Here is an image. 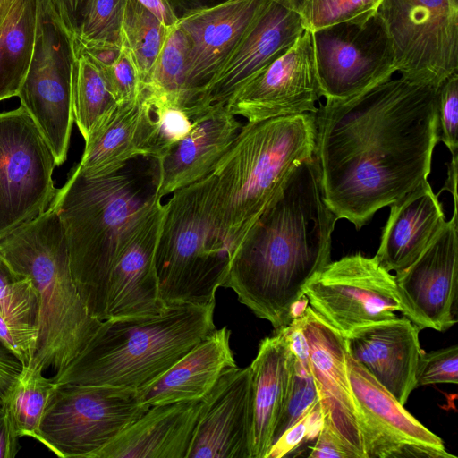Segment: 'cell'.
I'll list each match as a JSON object with an SVG mask.
<instances>
[{
	"instance_id": "obj_9",
	"label": "cell",
	"mask_w": 458,
	"mask_h": 458,
	"mask_svg": "<svg viewBox=\"0 0 458 458\" xmlns=\"http://www.w3.org/2000/svg\"><path fill=\"white\" fill-rule=\"evenodd\" d=\"M74 38L51 0H36V27L30 66L18 94L55 157L67 159L72 124Z\"/></svg>"
},
{
	"instance_id": "obj_32",
	"label": "cell",
	"mask_w": 458,
	"mask_h": 458,
	"mask_svg": "<svg viewBox=\"0 0 458 458\" xmlns=\"http://www.w3.org/2000/svg\"><path fill=\"white\" fill-rule=\"evenodd\" d=\"M72 75L74 122L87 140L103 117L117 104L104 69L74 41Z\"/></svg>"
},
{
	"instance_id": "obj_12",
	"label": "cell",
	"mask_w": 458,
	"mask_h": 458,
	"mask_svg": "<svg viewBox=\"0 0 458 458\" xmlns=\"http://www.w3.org/2000/svg\"><path fill=\"white\" fill-rule=\"evenodd\" d=\"M55 157L20 106L0 112V241L46 211L55 193Z\"/></svg>"
},
{
	"instance_id": "obj_23",
	"label": "cell",
	"mask_w": 458,
	"mask_h": 458,
	"mask_svg": "<svg viewBox=\"0 0 458 458\" xmlns=\"http://www.w3.org/2000/svg\"><path fill=\"white\" fill-rule=\"evenodd\" d=\"M203 399L150 406L93 458H187Z\"/></svg>"
},
{
	"instance_id": "obj_49",
	"label": "cell",
	"mask_w": 458,
	"mask_h": 458,
	"mask_svg": "<svg viewBox=\"0 0 458 458\" xmlns=\"http://www.w3.org/2000/svg\"><path fill=\"white\" fill-rule=\"evenodd\" d=\"M22 276L13 269L0 250V298L5 295Z\"/></svg>"
},
{
	"instance_id": "obj_45",
	"label": "cell",
	"mask_w": 458,
	"mask_h": 458,
	"mask_svg": "<svg viewBox=\"0 0 458 458\" xmlns=\"http://www.w3.org/2000/svg\"><path fill=\"white\" fill-rule=\"evenodd\" d=\"M63 22L75 38L92 0H51Z\"/></svg>"
},
{
	"instance_id": "obj_20",
	"label": "cell",
	"mask_w": 458,
	"mask_h": 458,
	"mask_svg": "<svg viewBox=\"0 0 458 458\" xmlns=\"http://www.w3.org/2000/svg\"><path fill=\"white\" fill-rule=\"evenodd\" d=\"M305 333L310 369L318 393L321 424L356 455L366 458L360 418L345 365L344 337L308 305Z\"/></svg>"
},
{
	"instance_id": "obj_31",
	"label": "cell",
	"mask_w": 458,
	"mask_h": 458,
	"mask_svg": "<svg viewBox=\"0 0 458 458\" xmlns=\"http://www.w3.org/2000/svg\"><path fill=\"white\" fill-rule=\"evenodd\" d=\"M39 335V302L29 278L22 276L0 298V342L21 361L30 365Z\"/></svg>"
},
{
	"instance_id": "obj_18",
	"label": "cell",
	"mask_w": 458,
	"mask_h": 458,
	"mask_svg": "<svg viewBox=\"0 0 458 458\" xmlns=\"http://www.w3.org/2000/svg\"><path fill=\"white\" fill-rule=\"evenodd\" d=\"M269 0H225L192 9L177 25L189 41L187 95L192 119L205 110L200 97L205 86L259 16Z\"/></svg>"
},
{
	"instance_id": "obj_50",
	"label": "cell",
	"mask_w": 458,
	"mask_h": 458,
	"mask_svg": "<svg viewBox=\"0 0 458 458\" xmlns=\"http://www.w3.org/2000/svg\"><path fill=\"white\" fill-rule=\"evenodd\" d=\"M457 154L452 155V159L449 164L448 179L445 186L443 189H448L454 197V209H457V192H456V182H457Z\"/></svg>"
},
{
	"instance_id": "obj_44",
	"label": "cell",
	"mask_w": 458,
	"mask_h": 458,
	"mask_svg": "<svg viewBox=\"0 0 458 458\" xmlns=\"http://www.w3.org/2000/svg\"><path fill=\"white\" fill-rule=\"evenodd\" d=\"M310 458H356V455L326 425L321 424Z\"/></svg>"
},
{
	"instance_id": "obj_17",
	"label": "cell",
	"mask_w": 458,
	"mask_h": 458,
	"mask_svg": "<svg viewBox=\"0 0 458 458\" xmlns=\"http://www.w3.org/2000/svg\"><path fill=\"white\" fill-rule=\"evenodd\" d=\"M161 199L157 198L142 212L121 241L107 282L106 319L157 314L166 307L156 269L165 212Z\"/></svg>"
},
{
	"instance_id": "obj_11",
	"label": "cell",
	"mask_w": 458,
	"mask_h": 458,
	"mask_svg": "<svg viewBox=\"0 0 458 458\" xmlns=\"http://www.w3.org/2000/svg\"><path fill=\"white\" fill-rule=\"evenodd\" d=\"M311 309L343 337L376 322L407 315L394 276L376 257L356 253L327 263L304 286Z\"/></svg>"
},
{
	"instance_id": "obj_24",
	"label": "cell",
	"mask_w": 458,
	"mask_h": 458,
	"mask_svg": "<svg viewBox=\"0 0 458 458\" xmlns=\"http://www.w3.org/2000/svg\"><path fill=\"white\" fill-rule=\"evenodd\" d=\"M241 127L225 105H214L194 120L188 135L157 160V196L162 199L208 175Z\"/></svg>"
},
{
	"instance_id": "obj_19",
	"label": "cell",
	"mask_w": 458,
	"mask_h": 458,
	"mask_svg": "<svg viewBox=\"0 0 458 458\" xmlns=\"http://www.w3.org/2000/svg\"><path fill=\"white\" fill-rule=\"evenodd\" d=\"M299 0H269L225 63L205 86L200 106L226 102L305 31Z\"/></svg>"
},
{
	"instance_id": "obj_8",
	"label": "cell",
	"mask_w": 458,
	"mask_h": 458,
	"mask_svg": "<svg viewBox=\"0 0 458 458\" xmlns=\"http://www.w3.org/2000/svg\"><path fill=\"white\" fill-rule=\"evenodd\" d=\"M150 406L139 390L57 385L34 439L63 458H93Z\"/></svg>"
},
{
	"instance_id": "obj_3",
	"label": "cell",
	"mask_w": 458,
	"mask_h": 458,
	"mask_svg": "<svg viewBox=\"0 0 458 458\" xmlns=\"http://www.w3.org/2000/svg\"><path fill=\"white\" fill-rule=\"evenodd\" d=\"M131 161L99 177L84 176L73 169L50 204L64 229L80 296L99 321L106 319L107 282L121 241L158 198L157 160L152 158L142 169L132 166Z\"/></svg>"
},
{
	"instance_id": "obj_33",
	"label": "cell",
	"mask_w": 458,
	"mask_h": 458,
	"mask_svg": "<svg viewBox=\"0 0 458 458\" xmlns=\"http://www.w3.org/2000/svg\"><path fill=\"white\" fill-rule=\"evenodd\" d=\"M56 386L41 368L33 364L23 366L4 403L20 437L35 438Z\"/></svg>"
},
{
	"instance_id": "obj_7",
	"label": "cell",
	"mask_w": 458,
	"mask_h": 458,
	"mask_svg": "<svg viewBox=\"0 0 458 458\" xmlns=\"http://www.w3.org/2000/svg\"><path fill=\"white\" fill-rule=\"evenodd\" d=\"M156 251L165 305L216 304L229 255L216 230L208 175L172 193Z\"/></svg>"
},
{
	"instance_id": "obj_2",
	"label": "cell",
	"mask_w": 458,
	"mask_h": 458,
	"mask_svg": "<svg viewBox=\"0 0 458 458\" xmlns=\"http://www.w3.org/2000/svg\"><path fill=\"white\" fill-rule=\"evenodd\" d=\"M336 216L323 199L314 155L287 175L229 259L222 287L276 330L296 314L304 286L330 262Z\"/></svg>"
},
{
	"instance_id": "obj_46",
	"label": "cell",
	"mask_w": 458,
	"mask_h": 458,
	"mask_svg": "<svg viewBox=\"0 0 458 458\" xmlns=\"http://www.w3.org/2000/svg\"><path fill=\"white\" fill-rule=\"evenodd\" d=\"M22 368L21 361L0 342V408Z\"/></svg>"
},
{
	"instance_id": "obj_43",
	"label": "cell",
	"mask_w": 458,
	"mask_h": 458,
	"mask_svg": "<svg viewBox=\"0 0 458 458\" xmlns=\"http://www.w3.org/2000/svg\"><path fill=\"white\" fill-rule=\"evenodd\" d=\"M305 309L301 312L297 313L288 324L276 329V331L283 336L288 349L291 351L299 363L305 369L310 371V347L305 333Z\"/></svg>"
},
{
	"instance_id": "obj_28",
	"label": "cell",
	"mask_w": 458,
	"mask_h": 458,
	"mask_svg": "<svg viewBox=\"0 0 458 458\" xmlns=\"http://www.w3.org/2000/svg\"><path fill=\"white\" fill-rule=\"evenodd\" d=\"M140 100L117 103L103 117L85 140L82 157L74 167L78 173L88 177L105 176L140 157L135 144Z\"/></svg>"
},
{
	"instance_id": "obj_35",
	"label": "cell",
	"mask_w": 458,
	"mask_h": 458,
	"mask_svg": "<svg viewBox=\"0 0 458 458\" xmlns=\"http://www.w3.org/2000/svg\"><path fill=\"white\" fill-rule=\"evenodd\" d=\"M168 30L139 2L125 0L121 39L131 50L145 88Z\"/></svg>"
},
{
	"instance_id": "obj_48",
	"label": "cell",
	"mask_w": 458,
	"mask_h": 458,
	"mask_svg": "<svg viewBox=\"0 0 458 458\" xmlns=\"http://www.w3.org/2000/svg\"><path fill=\"white\" fill-rule=\"evenodd\" d=\"M154 14L166 28L176 25L179 17L168 0H136Z\"/></svg>"
},
{
	"instance_id": "obj_13",
	"label": "cell",
	"mask_w": 458,
	"mask_h": 458,
	"mask_svg": "<svg viewBox=\"0 0 458 458\" xmlns=\"http://www.w3.org/2000/svg\"><path fill=\"white\" fill-rule=\"evenodd\" d=\"M311 33L320 92L327 101L352 98L396 72L390 40L376 14L364 22Z\"/></svg>"
},
{
	"instance_id": "obj_15",
	"label": "cell",
	"mask_w": 458,
	"mask_h": 458,
	"mask_svg": "<svg viewBox=\"0 0 458 458\" xmlns=\"http://www.w3.org/2000/svg\"><path fill=\"white\" fill-rule=\"evenodd\" d=\"M320 97L312 33L305 30L287 51L233 95L225 106L233 115L256 123L314 114Z\"/></svg>"
},
{
	"instance_id": "obj_6",
	"label": "cell",
	"mask_w": 458,
	"mask_h": 458,
	"mask_svg": "<svg viewBox=\"0 0 458 458\" xmlns=\"http://www.w3.org/2000/svg\"><path fill=\"white\" fill-rule=\"evenodd\" d=\"M0 250L38 294L39 335L30 364L56 374L83 351L102 323L90 315L75 285L57 212L49 206L2 239Z\"/></svg>"
},
{
	"instance_id": "obj_39",
	"label": "cell",
	"mask_w": 458,
	"mask_h": 458,
	"mask_svg": "<svg viewBox=\"0 0 458 458\" xmlns=\"http://www.w3.org/2000/svg\"><path fill=\"white\" fill-rule=\"evenodd\" d=\"M102 68L117 103L133 101L140 98L145 87L140 81L132 54L122 39L120 52L114 62L109 67Z\"/></svg>"
},
{
	"instance_id": "obj_5",
	"label": "cell",
	"mask_w": 458,
	"mask_h": 458,
	"mask_svg": "<svg viewBox=\"0 0 458 458\" xmlns=\"http://www.w3.org/2000/svg\"><path fill=\"white\" fill-rule=\"evenodd\" d=\"M214 305L172 304L153 315L102 321L56 385H102L140 390L216 329Z\"/></svg>"
},
{
	"instance_id": "obj_14",
	"label": "cell",
	"mask_w": 458,
	"mask_h": 458,
	"mask_svg": "<svg viewBox=\"0 0 458 458\" xmlns=\"http://www.w3.org/2000/svg\"><path fill=\"white\" fill-rule=\"evenodd\" d=\"M345 365L366 458H456L347 352Z\"/></svg>"
},
{
	"instance_id": "obj_16",
	"label": "cell",
	"mask_w": 458,
	"mask_h": 458,
	"mask_svg": "<svg viewBox=\"0 0 458 458\" xmlns=\"http://www.w3.org/2000/svg\"><path fill=\"white\" fill-rule=\"evenodd\" d=\"M457 209L419 256L394 275L406 317L420 330L444 332L457 323Z\"/></svg>"
},
{
	"instance_id": "obj_52",
	"label": "cell",
	"mask_w": 458,
	"mask_h": 458,
	"mask_svg": "<svg viewBox=\"0 0 458 458\" xmlns=\"http://www.w3.org/2000/svg\"><path fill=\"white\" fill-rule=\"evenodd\" d=\"M168 1H169V3H170V0H168Z\"/></svg>"
},
{
	"instance_id": "obj_1",
	"label": "cell",
	"mask_w": 458,
	"mask_h": 458,
	"mask_svg": "<svg viewBox=\"0 0 458 458\" xmlns=\"http://www.w3.org/2000/svg\"><path fill=\"white\" fill-rule=\"evenodd\" d=\"M437 89L400 77L317 108L314 155L338 219L359 230L428 181L440 137Z\"/></svg>"
},
{
	"instance_id": "obj_29",
	"label": "cell",
	"mask_w": 458,
	"mask_h": 458,
	"mask_svg": "<svg viewBox=\"0 0 458 458\" xmlns=\"http://www.w3.org/2000/svg\"><path fill=\"white\" fill-rule=\"evenodd\" d=\"M193 124L185 109L145 89L135 133L138 156L156 160L164 157L188 135Z\"/></svg>"
},
{
	"instance_id": "obj_30",
	"label": "cell",
	"mask_w": 458,
	"mask_h": 458,
	"mask_svg": "<svg viewBox=\"0 0 458 458\" xmlns=\"http://www.w3.org/2000/svg\"><path fill=\"white\" fill-rule=\"evenodd\" d=\"M36 0H15L0 28V101L17 97L33 52Z\"/></svg>"
},
{
	"instance_id": "obj_4",
	"label": "cell",
	"mask_w": 458,
	"mask_h": 458,
	"mask_svg": "<svg viewBox=\"0 0 458 458\" xmlns=\"http://www.w3.org/2000/svg\"><path fill=\"white\" fill-rule=\"evenodd\" d=\"M315 118L304 113L242 125L208 174L218 236L229 259L289 173L315 153Z\"/></svg>"
},
{
	"instance_id": "obj_36",
	"label": "cell",
	"mask_w": 458,
	"mask_h": 458,
	"mask_svg": "<svg viewBox=\"0 0 458 458\" xmlns=\"http://www.w3.org/2000/svg\"><path fill=\"white\" fill-rule=\"evenodd\" d=\"M125 0H92L75 43L83 49L121 46Z\"/></svg>"
},
{
	"instance_id": "obj_37",
	"label": "cell",
	"mask_w": 458,
	"mask_h": 458,
	"mask_svg": "<svg viewBox=\"0 0 458 458\" xmlns=\"http://www.w3.org/2000/svg\"><path fill=\"white\" fill-rule=\"evenodd\" d=\"M382 0H299L298 10L305 30H315L339 23L369 20Z\"/></svg>"
},
{
	"instance_id": "obj_41",
	"label": "cell",
	"mask_w": 458,
	"mask_h": 458,
	"mask_svg": "<svg viewBox=\"0 0 458 458\" xmlns=\"http://www.w3.org/2000/svg\"><path fill=\"white\" fill-rule=\"evenodd\" d=\"M437 116L441 140L452 155L457 154L458 73L443 81L437 89Z\"/></svg>"
},
{
	"instance_id": "obj_10",
	"label": "cell",
	"mask_w": 458,
	"mask_h": 458,
	"mask_svg": "<svg viewBox=\"0 0 458 458\" xmlns=\"http://www.w3.org/2000/svg\"><path fill=\"white\" fill-rule=\"evenodd\" d=\"M375 14L401 77L438 88L457 73L458 0H382Z\"/></svg>"
},
{
	"instance_id": "obj_40",
	"label": "cell",
	"mask_w": 458,
	"mask_h": 458,
	"mask_svg": "<svg viewBox=\"0 0 458 458\" xmlns=\"http://www.w3.org/2000/svg\"><path fill=\"white\" fill-rule=\"evenodd\" d=\"M417 386L458 383V346L422 352L416 372Z\"/></svg>"
},
{
	"instance_id": "obj_47",
	"label": "cell",
	"mask_w": 458,
	"mask_h": 458,
	"mask_svg": "<svg viewBox=\"0 0 458 458\" xmlns=\"http://www.w3.org/2000/svg\"><path fill=\"white\" fill-rule=\"evenodd\" d=\"M20 436L8 408H0V458H14L20 449Z\"/></svg>"
},
{
	"instance_id": "obj_42",
	"label": "cell",
	"mask_w": 458,
	"mask_h": 458,
	"mask_svg": "<svg viewBox=\"0 0 458 458\" xmlns=\"http://www.w3.org/2000/svg\"><path fill=\"white\" fill-rule=\"evenodd\" d=\"M315 425H321V414L318 402L291 427H289L273 444L267 458H282L298 448L311 435Z\"/></svg>"
},
{
	"instance_id": "obj_21",
	"label": "cell",
	"mask_w": 458,
	"mask_h": 458,
	"mask_svg": "<svg viewBox=\"0 0 458 458\" xmlns=\"http://www.w3.org/2000/svg\"><path fill=\"white\" fill-rule=\"evenodd\" d=\"M203 402L187 458H251L250 366L225 371Z\"/></svg>"
},
{
	"instance_id": "obj_27",
	"label": "cell",
	"mask_w": 458,
	"mask_h": 458,
	"mask_svg": "<svg viewBox=\"0 0 458 458\" xmlns=\"http://www.w3.org/2000/svg\"><path fill=\"white\" fill-rule=\"evenodd\" d=\"M293 353L276 331L264 338L250 365L251 373V458H267L288 385Z\"/></svg>"
},
{
	"instance_id": "obj_26",
	"label": "cell",
	"mask_w": 458,
	"mask_h": 458,
	"mask_svg": "<svg viewBox=\"0 0 458 458\" xmlns=\"http://www.w3.org/2000/svg\"><path fill=\"white\" fill-rule=\"evenodd\" d=\"M390 208L375 257L387 271L397 273L419 258L446 221L437 195L428 181Z\"/></svg>"
},
{
	"instance_id": "obj_51",
	"label": "cell",
	"mask_w": 458,
	"mask_h": 458,
	"mask_svg": "<svg viewBox=\"0 0 458 458\" xmlns=\"http://www.w3.org/2000/svg\"><path fill=\"white\" fill-rule=\"evenodd\" d=\"M15 0H0V28L7 19Z\"/></svg>"
},
{
	"instance_id": "obj_34",
	"label": "cell",
	"mask_w": 458,
	"mask_h": 458,
	"mask_svg": "<svg viewBox=\"0 0 458 458\" xmlns=\"http://www.w3.org/2000/svg\"><path fill=\"white\" fill-rule=\"evenodd\" d=\"M189 48L187 36L177 23L169 28L145 89L182 107L191 115L187 95Z\"/></svg>"
},
{
	"instance_id": "obj_22",
	"label": "cell",
	"mask_w": 458,
	"mask_h": 458,
	"mask_svg": "<svg viewBox=\"0 0 458 458\" xmlns=\"http://www.w3.org/2000/svg\"><path fill=\"white\" fill-rule=\"evenodd\" d=\"M420 328L405 316L369 324L344 337L347 353L404 405L418 387Z\"/></svg>"
},
{
	"instance_id": "obj_25",
	"label": "cell",
	"mask_w": 458,
	"mask_h": 458,
	"mask_svg": "<svg viewBox=\"0 0 458 458\" xmlns=\"http://www.w3.org/2000/svg\"><path fill=\"white\" fill-rule=\"evenodd\" d=\"M227 327L215 329L155 381L139 390L142 402L159 405L202 400L236 363Z\"/></svg>"
},
{
	"instance_id": "obj_38",
	"label": "cell",
	"mask_w": 458,
	"mask_h": 458,
	"mask_svg": "<svg viewBox=\"0 0 458 458\" xmlns=\"http://www.w3.org/2000/svg\"><path fill=\"white\" fill-rule=\"evenodd\" d=\"M317 402L318 393L310 371L305 369L293 356L284 401L273 435V444Z\"/></svg>"
}]
</instances>
